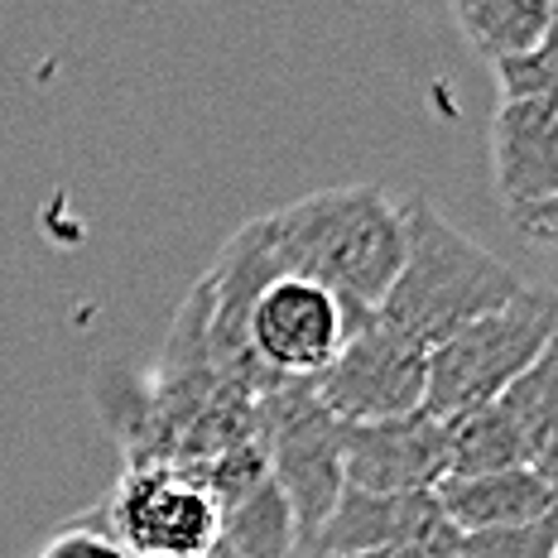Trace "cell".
I'll return each instance as SVG.
<instances>
[{"label": "cell", "mask_w": 558, "mask_h": 558, "mask_svg": "<svg viewBox=\"0 0 558 558\" xmlns=\"http://www.w3.org/2000/svg\"><path fill=\"white\" fill-rule=\"evenodd\" d=\"M255 448L265 472L289 501L299 530V558L313 549L318 530L328 525L342 482V424L323 410L308 380H275L255 395Z\"/></svg>", "instance_id": "obj_4"}, {"label": "cell", "mask_w": 558, "mask_h": 558, "mask_svg": "<svg viewBox=\"0 0 558 558\" xmlns=\"http://www.w3.org/2000/svg\"><path fill=\"white\" fill-rule=\"evenodd\" d=\"M362 558H404V554H362Z\"/></svg>", "instance_id": "obj_20"}, {"label": "cell", "mask_w": 558, "mask_h": 558, "mask_svg": "<svg viewBox=\"0 0 558 558\" xmlns=\"http://www.w3.org/2000/svg\"><path fill=\"white\" fill-rule=\"evenodd\" d=\"M39 558H125L107 534H92V530H63L53 534L49 544L39 549Z\"/></svg>", "instance_id": "obj_17"}, {"label": "cell", "mask_w": 558, "mask_h": 558, "mask_svg": "<svg viewBox=\"0 0 558 558\" xmlns=\"http://www.w3.org/2000/svg\"><path fill=\"white\" fill-rule=\"evenodd\" d=\"M434 496L462 534L539 520L558 506V486L544 482L530 468H506V472H486V476H444L434 486Z\"/></svg>", "instance_id": "obj_11"}, {"label": "cell", "mask_w": 558, "mask_h": 558, "mask_svg": "<svg viewBox=\"0 0 558 558\" xmlns=\"http://www.w3.org/2000/svg\"><path fill=\"white\" fill-rule=\"evenodd\" d=\"M448 476L444 418L404 414L380 424H342V482L371 496L434 492Z\"/></svg>", "instance_id": "obj_9"}, {"label": "cell", "mask_w": 558, "mask_h": 558, "mask_svg": "<svg viewBox=\"0 0 558 558\" xmlns=\"http://www.w3.org/2000/svg\"><path fill=\"white\" fill-rule=\"evenodd\" d=\"M549 246H558V236H549Z\"/></svg>", "instance_id": "obj_21"}, {"label": "cell", "mask_w": 558, "mask_h": 558, "mask_svg": "<svg viewBox=\"0 0 558 558\" xmlns=\"http://www.w3.org/2000/svg\"><path fill=\"white\" fill-rule=\"evenodd\" d=\"M308 390L337 424H380V418L418 414L428 390V352L371 313L347 328L342 352L308 380Z\"/></svg>", "instance_id": "obj_5"}, {"label": "cell", "mask_w": 558, "mask_h": 558, "mask_svg": "<svg viewBox=\"0 0 558 558\" xmlns=\"http://www.w3.org/2000/svg\"><path fill=\"white\" fill-rule=\"evenodd\" d=\"M496 193L510 213L549 203L558 193V101H501L492 121Z\"/></svg>", "instance_id": "obj_10"}, {"label": "cell", "mask_w": 558, "mask_h": 558, "mask_svg": "<svg viewBox=\"0 0 558 558\" xmlns=\"http://www.w3.org/2000/svg\"><path fill=\"white\" fill-rule=\"evenodd\" d=\"M458 549H462V530L448 520V510L438 506L434 492L371 496L347 486L304 558H362V554L458 558Z\"/></svg>", "instance_id": "obj_8"}, {"label": "cell", "mask_w": 558, "mask_h": 558, "mask_svg": "<svg viewBox=\"0 0 558 558\" xmlns=\"http://www.w3.org/2000/svg\"><path fill=\"white\" fill-rule=\"evenodd\" d=\"M515 222L525 227L534 241H549V236H558V193L549 197V203H539V207H530V213H520Z\"/></svg>", "instance_id": "obj_18"}, {"label": "cell", "mask_w": 558, "mask_h": 558, "mask_svg": "<svg viewBox=\"0 0 558 558\" xmlns=\"http://www.w3.org/2000/svg\"><path fill=\"white\" fill-rule=\"evenodd\" d=\"M444 452H448V476H486L506 468H525V448L520 434L510 428L501 404H476L444 418Z\"/></svg>", "instance_id": "obj_15"}, {"label": "cell", "mask_w": 558, "mask_h": 558, "mask_svg": "<svg viewBox=\"0 0 558 558\" xmlns=\"http://www.w3.org/2000/svg\"><path fill=\"white\" fill-rule=\"evenodd\" d=\"M539 49L558 58V0H554V15H549V34H544V44H539Z\"/></svg>", "instance_id": "obj_19"}, {"label": "cell", "mask_w": 558, "mask_h": 558, "mask_svg": "<svg viewBox=\"0 0 558 558\" xmlns=\"http://www.w3.org/2000/svg\"><path fill=\"white\" fill-rule=\"evenodd\" d=\"M275 265L323 284L347 318H371L390 294L404 260V203L380 183L323 189L265 213Z\"/></svg>", "instance_id": "obj_1"}, {"label": "cell", "mask_w": 558, "mask_h": 558, "mask_svg": "<svg viewBox=\"0 0 558 558\" xmlns=\"http://www.w3.org/2000/svg\"><path fill=\"white\" fill-rule=\"evenodd\" d=\"M207 558H299V530L270 472L217 501V534Z\"/></svg>", "instance_id": "obj_12"}, {"label": "cell", "mask_w": 558, "mask_h": 558, "mask_svg": "<svg viewBox=\"0 0 558 558\" xmlns=\"http://www.w3.org/2000/svg\"><path fill=\"white\" fill-rule=\"evenodd\" d=\"M448 5L468 44L492 68L539 49L554 15V0H448Z\"/></svg>", "instance_id": "obj_14"}, {"label": "cell", "mask_w": 558, "mask_h": 558, "mask_svg": "<svg viewBox=\"0 0 558 558\" xmlns=\"http://www.w3.org/2000/svg\"><path fill=\"white\" fill-rule=\"evenodd\" d=\"M347 308L304 275H275L246 313V347L270 380H313L342 352Z\"/></svg>", "instance_id": "obj_7"}, {"label": "cell", "mask_w": 558, "mask_h": 558, "mask_svg": "<svg viewBox=\"0 0 558 558\" xmlns=\"http://www.w3.org/2000/svg\"><path fill=\"white\" fill-rule=\"evenodd\" d=\"M558 328V289L525 284L510 304L468 323L428 352L424 414L452 418L476 404H496Z\"/></svg>", "instance_id": "obj_3"}, {"label": "cell", "mask_w": 558, "mask_h": 558, "mask_svg": "<svg viewBox=\"0 0 558 558\" xmlns=\"http://www.w3.org/2000/svg\"><path fill=\"white\" fill-rule=\"evenodd\" d=\"M217 534V501L189 468H131L111 496V534L121 554L207 558Z\"/></svg>", "instance_id": "obj_6"}, {"label": "cell", "mask_w": 558, "mask_h": 558, "mask_svg": "<svg viewBox=\"0 0 558 558\" xmlns=\"http://www.w3.org/2000/svg\"><path fill=\"white\" fill-rule=\"evenodd\" d=\"M496 404H501L510 428L520 434L525 468L558 486V328Z\"/></svg>", "instance_id": "obj_13"}, {"label": "cell", "mask_w": 558, "mask_h": 558, "mask_svg": "<svg viewBox=\"0 0 558 558\" xmlns=\"http://www.w3.org/2000/svg\"><path fill=\"white\" fill-rule=\"evenodd\" d=\"M525 289L501 255L458 231L424 197H404V260L376 318L404 332L424 352L448 342L458 328L486 318Z\"/></svg>", "instance_id": "obj_2"}, {"label": "cell", "mask_w": 558, "mask_h": 558, "mask_svg": "<svg viewBox=\"0 0 558 558\" xmlns=\"http://www.w3.org/2000/svg\"><path fill=\"white\" fill-rule=\"evenodd\" d=\"M458 558H558V506L539 520L462 534Z\"/></svg>", "instance_id": "obj_16"}]
</instances>
